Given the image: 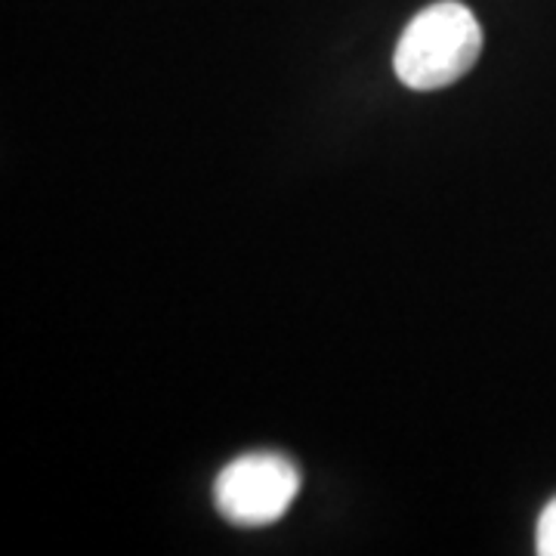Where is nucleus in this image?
<instances>
[{
  "instance_id": "nucleus-1",
  "label": "nucleus",
  "mask_w": 556,
  "mask_h": 556,
  "mask_svg": "<svg viewBox=\"0 0 556 556\" xmlns=\"http://www.w3.org/2000/svg\"><path fill=\"white\" fill-rule=\"evenodd\" d=\"M482 53V25L457 0H439L405 25L393 53L399 80L412 90H439L464 78Z\"/></svg>"
},
{
  "instance_id": "nucleus-2",
  "label": "nucleus",
  "mask_w": 556,
  "mask_h": 556,
  "mask_svg": "<svg viewBox=\"0 0 556 556\" xmlns=\"http://www.w3.org/2000/svg\"><path fill=\"white\" fill-rule=\"evenodd\" d=\"M300 489L298 467L273 452L236 457L214 485L217 510L239 526H269L288 514Z\"/></svg>"
},
{
  "instance_id": "nucleus-3",
  "label": "nucleus",
  "mask_w": 556,
  "mask_h": 556,
  "mask_svg": "<svg viewBox=\"0 0 556 556\" xmlns=\"http://www.w3.org/2000/svg\"><path fill=\"white\" fill-rule=\"evenodd\" d=\"M535 551L541 556H556V497L544 507V514L538 519Z\"/></svg>"
}]
</instances>
